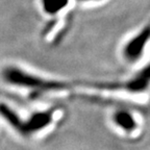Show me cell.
I'll return each instance as SVG.
<instances>
[{"instance_id":"obj_1","label":"cell","mask_w":150,"mask_h":150,"mask_svg":"<svg viewBox=\"0 0 150 150\" xmlns=\"http://www.w3.org/2000/svg\"><path fill=\"white\" fill-rule=\"evenodd\" d=\"M0 114L3 116L7 122H9L12 126H14L17 130L22 132L23 134H29L31 132L40 130L50 124L53 117L52 112H40L33 116L27 122H23L20 118H18L8 108L3 104H0Z\"/></svg>"},{"instance_id":"obj_2","label":"cell","mask_w":150,"mask_h":150,"mask_svg":"<svg viewBox=\"0 0 150 150\" xmlns=\"http://www.w3.org/2000/svg\"><path fill=\"white\" fill-rule=\"evenodd\" d=\"M150 42V20L143 28L129 39L122 46L121 55L129 64L137 63L145 53L147 45Z\"/></svg>"},{"instance_id":"obj_3","label":"cell","mask_w":150,"mask_h":150,"mask_svg":"<svg viewBox=\"0 0 150 150\" xmlns=\"http://www.w3.org/2000/svg\"><path fill=\"white\" fill-rule=\"evenodd\" d=\"M110 124L119 134L134 137L140 132L142 123L138 116L128 108H117L110 114Z\"/></svg>"},{"instance_id":"obj_4","label":"cell","mask_w":150,"mask_h":150,"mask_svg":"<svg viewBox=\"0 0 150 150\" xmlns=\"http://www.w3.org/2000/svg\"><path fill=\"white\" fill-rule=\"evenodd\" d=\"M69 0H43V6L48 14H55L68 4Z\"/></svg>"},{"instance_id":"obj_5","label":"cell","mask_w":150,"mask_h":150,"mask_svg":"<svg viewBox=\"0 0 150 150\" xmlns=\"http://www.w3.org/2000/svg\"><path fill=\"white\" fill-rule=\"evenodd\" d=\"M80 2H101L103 0H77Z\"/></svg>"}]
</instances>
